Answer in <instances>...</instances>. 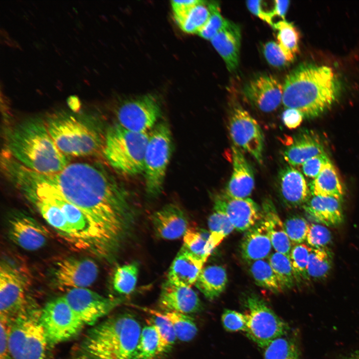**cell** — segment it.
<instances>
[{
    "label": "cell",
    "mask_w": 359,
    "mask_h": 359,
    "mask_svg": "<svg viewBox=\"0 0 359 359\" xmlns=\"http://www.w3.org/2000/svg\"><path fill=\"white\" fill-rule=\"evenodd\" d=\"M8 154L33 171L53 174L63 170L69 162L49 134L44 121L26 120L12 129L7 135Z\"/></svg>",
    "instance_id": "277c9868"
},
{
    "label": "cell",
    "mask_w": 359,
    "mask_h": 359,
    "mask_svg": "<svg viewBox=\"0 0 359 359\" xmlns=\"http://www.w3.org/2000/svg\"><path fill=\"white\" fill-rule=\"evenodd\" d=\"M227 283L225 268L221 265H212L202 269L194 285L205 298L213 300L224 291Z\"/></svg>",
    "instance_id": "4dcf8cb0"
},
{
    "label": "cell",
    "mask_w": 359,
    "mask_h": 359,
    "mask_svg": "<svg viewBox=\"0 0 359 359\" xmlns=\"http://www.w3.org/2000/svg\"><path fill=\"white\" fill-rule=\"evenodd\" d=\"M41 310L29 303L12 320L9 348L13 359H45L48 342Z\"/></svg>",
    "instance_id": "ba28073f"
},
{
    "label": "cell",
    "mask_w": 359,
    "mask_h": 359,
    "mask_svg": "<svg viewBox=\"0 0 359 359\" xmlns=\"http://www.w3.org/2000/svg\"><path fill=\"white\" fill-rule=\"evenodd\" d=\"M249 263L250 272L258 286L274 293H280L284 290L268 260L261 259Z\"/></svg>",
    "instance_id": "836d02e7"
},
{
    "label": "cell",
    "mask_w": 359,
    "mask_h": 359,
    "mask_svg": "<svg viewBox=\"0 0 359 359\" xmlns=\"http://www.w3.org/2000/svg\"><path fill=\"white\" fill-rule=\"evenodd\" d=\"M11 321L0 318V359H11L9 348V337Z\"/></svg>",
    "instance_id": "f5cc1de1"
},
{
    "label": "cell",
    "mask_w": 359,
    "mask_h": 359,
    "mask_svg": "<svg viewBox=\"0 0 359 359\" xmlns=\"http://www.w3.org/2000/svg\"><path fill=\"white\" fill-rule=\"evenodd\" d=\"M12 183L18 190H30L44 195L59 207L66 228L64 240L72 247L91 251L107 259L114 257L107 240L95 222L66 200L52 186L38 178L32 170L19 167L13 175Z\"/></svg>",
    "instance_id": "7a4b0ae2"
},
{
    "label": "cell",
    "mask_w": 359,
    "mask_h": 359,
    "mask_svg": "<svg viewBox=\"0 0 359 359\" xmlns=\"http://www.w3.org/2000/svg\"><path fill=\"white\" fill-rule=\"evenodd\" d=\"M221 321L224 328L227 331L245 332L246 330L247 317L246 314L226 309L222 315Z\"/></svg>",
    "instance_id": "c3c4849f"
},
{
    "label": "cell",
    "mask_w": 359,
    "mask_h": 359,
    "mask_svg": "<svg viewBox=\"0 0 359 359\" xmlns=\"http://www.w3.org/2000/svg\"><path fill=\"white\" fill-rule=\"evenodd\" d=\"M323 153L324 148L319 140L311 135L303 134L295 138L284 150L283 157L291 166H298Z\"/></svg>",
    "instance_id": "f1b7e54d"
},
{
    "label": "cell",
    "mask_w": 359,
    "mask_h": 359,
    "mask_svg": "<svg viewBox=\"0 0 359 359\" xmlns=\"http://www.w3.org/2000/svg\"><path fill=\"white\" fill-rule=\"evenodd\" d=\"M273 27L278 30L277 38L278 45L291 63L299 51V31L293 24L285 20L274 23Z\"/></svg>",
    "instance_id": "d6a6232c"
},
{
    "label": "cell",
    "mask_w": 359,
    "mask_h": 359,
    "mask_svg": "<svg viewBox=\"0 0 359 359\" xmlns=\"http://www.w3.org/2000/svg\"><path fill=\"white\" fill-rule=\"evenodd\" d=\"M44 121L56 145L66 156L85 157L102 151L106 131L95 117L62 111Z\"/></svg>",
    "instance_id": "8992f818"
},
{
    "label": "cell",
    "mask_w": 359,
    "mask_h": 359,
    "mask_svg": "<svg viewBox=\"0 0 359 359\" xmlns=\"http://www.w3.org/2000/svg\"><path fill=\"white\" fill-rule=\"evenodd\" d=\"M268 261L284 289L291 288L296 280L289 257L275 252L270 254Z\"/></svg>",
    "instance_id": "ab89813d"
},
{
    "label": "cell",
    "mask_w": 359,
    "mask_h": 359,
    "mask_svg": "<svg viewBox=\"0 0 359 359\" xmlns=\"http://www.w3.org/2000/svg\"><path fill=\"white\" fill-rule=\"evenodd\" d=\"M310 189L312 195L331 197L340 201L343 199L344 188L338 173L330 159L312 181Z\"/></svg>",
    "instance_id": "f546056e"
},
{
    "label": "cell",
    "mask_w": 359,
    "mask_h": 359,
    "mask_svg": "<svg viewBox=\"0 0 359 359\" xmlns=\"http://www.w3.org/2000/svg\"><path fill=\"white\" fill-rule=\"evenodd\" d=\"M154 231L159 238L175 240L183 236L188 228L187 217L179 205L169 203L151 216Z\"/></svg>",
    "instance_id": "44dd1931"
},
{
    "label": "cell",
    "mask_w": 359,
    "mask_h": 359,
    "mask_svg": "<svg viewBox=\"0 0 359 359\" xmlns=\"http://www.w3.org/2000/svg\"><path fill=\"white\" fill-rule=\"evenodd\" d=\"M207 224L210 241L214 249L234 229L228 218L216 210L209 216Z\"/></svg>",
    "instance_id": "b9f144b4"
},
{
    "label": "cell",
    "mask_w": 359,
    "mask_h": 359,
    "mask_svg": "<svg viewBox=\"0 0 359 359\" xmlns=\"http://www.w3.org/2000/svg\"><path fill=\"white\" fill-rule=\"evenodd\" d=\"M246 3L248 9L252 13L273 27L274 23L273 21V17L271 12L263 10L262 6V0H248Z\"/></svg>",
    "instance_id": "db71d44e"
},
{
    "label": "cell",
    "mask_w": 359,
    "mask_h": 359,
    "mask_svg": "<svg viewBox=\"0 0 359 359\" xmlns=\"http://www.w3.org/2000/svg\"><path fill=\"white\" fill-rule=\"evenodd\" d=\"M278 184L280 197L288 207L304 204L310 197V189L304 176L292 166H287L280 171Z\"/></svg>",
    "instance_id": "7402d4cb"
},
{
    "label": "cell",
    "mask_w": 359,
    "mask_h": 359,
    "mask_svg": "<svg viewBox=\"0 0 359 359\" xmlns=\"http://www.w3.org/2000/svg\"><path fill=\"white\" fill-rule=\"evenodd\" d=\"M53 275L56 284L61 287L69 290L87 288L96 280L98 268L91 259L67 258L57 263Z\"/></svg>",
    "instance_id": "e0dca14e"
},
{
    "label": "cell",
    "mask_w": 359,
    "mask_h": 359,
    "mask_svg": "<svg viewBox=\"0 0 359 359\" xmlns=\"http://www.w3.org/2000/svg\"><path fill=\"white\" fill-rule=\"evenodd\" d=\"M162 313L171 323L178 340L187 342L195 337L197 328L192 317L177 312L164 311Z\"/></svg>",
    "instance_id": "f35d334b"
},
{
    "label": "cell",
    "mask_w": 359,
    "mask_h": 359,
    "mask_svg": "<svg viewBox=\"0 0 359 359\" xmlns=\"http://www.w3.org/2000/svg\"><path fill=\"white\" fill-rule=\"evenodd\" d=\"M282 104L285 109L299 111L306 118L319 116L338 99L341 84L328 66L300 65L287 75L283 85Z\"/></svg>",
    "instance_id": "3957f363"
},
{
    "label": "cell",
    "mask_w": 359,
    "mask_h": 359,
    "mask_svg": "<svg viewBox=\"0 0 359 359\" xmlns=\"http://www.w3.org/2000/svg\"><path fill=\"white\" fill-rule=\"evenodd\" d=\"M204 263L182 245L170 267L167 281L176 285L191 287Z\"/></svg>",
    "instance_id": "cb8c5ba5"
},
{
    "label": "cell",
    "mask_w": 359,
    "mask_h": 359,
    "mask_svg": "<svg viewBox=\"0 0 359 359\" xmlns=\"http://www.w3.org/2000/svg\"><path fill=\"white\" fill-rule=\"evenodd\" d=\"M304 208L315 222L326 226L338 225L344 219L340 200L334 197L312 195Z\"/></svg>",
    "instance_id": "4316f807"
},
{
    "label": "cell",
    "mask_w": 359,
    "mask_h": 359,
    "mask_svg": "<svg viewBox=\"0 0 359 359\" xmlns=\"http://www.w3.org/2000/svg\"><path fill=\"white\" fill-rule=\"evenodd\" d=\"M152 315L151 322L155 326L160 339L159 356L169 352L173 347L177 337L170 322L162 312L152 309H144Z\"/></svg>",
    "instance_id": "d590c367"
},
{
    "label": "cell",
    "mask_w": 359,
    "mask_h": 359,
    "mask_svg": "<svg viewBox=\"0 0 359 359\" xmlns=\"http://www.w3.org/2000/svg\"><path fill=\"white\" fill-rule=\"evenodd\" d=\"M286 232L295 244L303 243L306 240L309 225L307 220L299 215L288 217L284 223Z\"/></svg>",
    "instance_id": "bcb514c9"
},
{
    "label": "cell",
    "mask_w": 359,
    "mask_h": 359,
    "mask_svg": "<svg viewBox=\"0 0 359 359\" xmlns=\"http://www.w3.org/2000/svg\"><path fill=\"white\" fill-rule=\"evenodd\" d=\"M149 137V133L131 131L117 124L106 131L102 152L109 165L119 173L137 175L144 172Z\"/></svg>",
    "instance_id": "52a82bcc"
},
{
    "label": "cell",
    "mask_w": 359,
    "mask_h": 359,
    "mask_svg": "<svg viewBox=\"0 0 359 359\" xmlns=\"http://www.w3.org/2000/svg\"><path fill=\"white\" fill-rule=\"evenodd\" d=\"M274 7L271 11L273 17L278 16L285 20V16L290 4L289 0H278L274 1Z\"/></svg>",
    "instance_id": "9f6ffc18"
},
{
    "label": "cell",
    "mask_w": 359,
    "mask_h": 359,
    "mask_svg": "<svg viewBox=\"0 0 359 359\" xmlns=\"http://www.w3.org/2000/svg\"><path fill=\"white\" fill-rule=\"evenodd\" d=\"M263 53L268 63L273 67L283 68L290 63L278 43L274 41H270L264 45Z\"/></svg>",
    "instance_id": "681fc988"
},
{
    "label": "cell",
    "mask_w": 359,
    "mask_h": 359,
    "mask_svg": "<svg viewBox=\"0 0 359 359\" xmlns=\"http://www.w3.org/2000/svg\"><path fill=\"white\" fill-rule=\"evenodd\" d=\"M171 131L166 122H158L149 132L145 151L144 170L146 190L156 197L162 192L172 148Z\"/></svg>",
    "instance_id": "9c48e42d"
},
{
    "label": "cell",
    "mask_w": 359,
    "mask_h": 359,
    "mask_svg": "<svg viewBox=\"0 0 359 359\" xmlns=\"http://www.w3.org/2000/svg\"><path fill=\"white\" fill-rule=\"evenodd\" d=\"M33 172L95 222L115 256L131 236L137 217L125 188L102 168L85 163L69 164L53 174Z\"/></svg>",
    "instance_id": "6da1fadb"
},
{
    "label": "cell",
    "mask_w": 359,
    "mask_h": 359,
    "mask_svg": "<svg viewBox=\"0 0 359 359\" xmlns=\"http://www.w3.org/2000/svg\"><path fill=\"white\" fill-rule=\"evenodd\" d=\"M213 199L214 210L224 213L238 231H247L262 218L261 207L249 198L234 197L224 191Z\"/></svg>",
    "instance_id": "2e32d148"
},
{
    "label": "cell",
    "mask_w": 359,
    "mask_h": 359,
    "mask_svg": "<svg viewBox=\"0 0 359 359\" xmlns=\"http://www.w3.org/2000/svg\"><path fill=\"white\" fill-rule=\"evenodd\" d=\"M208 5L210 11V17L198 34L205 39L210 40L229 21L221 14L218 4L215 2H210L208 3Z\"/></svg>",
    "instance_id": "f6af8a7d"
},
{
    "label": "cell",
    "mask_w": 359,
    "mask_h": 359,
    "mask_svg": "<svg viewBox=\"0 0 359 359\" xmlns=\"http://www.w3.org/2000/svg\"><path fill=\"white\" fill-rule=\"evenodd\" d=\"M8 235L16 245L30 251L43 247L48 238L47 231L42 225L31 216L21 213L9 218Z\"/></svg>",
    "instance_id": "d6986e66"
},
{
    "label": "cell",
    "mask_w": 359,
    "mask_h": 359,
    "mask_svg": "<svg viewBox=\"0 0 359 359\" xmlns=\"http://www.w3.org/2000/svg\"><path fill=\"white\" fill-rule=\"evenodd\" d=\"M245 303L248 310L245 332L258 346L265 348L272 341L286 333L287 325L262 299L251 294L247 296Z\"/></svg>",
    "instance_id": "30bf717a"
},
{
    "label": "cell",
    "mask_w": 359,
    "mask_h": 359,
    "mask_svg": "<svg viewBox=\"0 0 359 359\" xmlns=\"http://www.w3.org/2000/svg\"><path fill=\"white\" fill-rule=\"evenodd\" d=\"M272 247L262 218L245 232L241 242L240 252L243 258L249 262L269 257Z\"/></svg>",
    "instance_id": "d4e9b609"
},
{
    "label": "cell",
    "mask_w": 359,
    "mask_h": 359,
    "mask_svg": "<svg viewBox=\"0 0 359 359\" xmlns=\"http://www.w3.org/2000/svg\"><path fill=\"white\" fill-rule=\"evenodd\" d=\"M264 359H299V352L291 339L282 336L265 348Z\"/></svg>",
    "instance_id": "60d3db41"
},
{
    "label": "cell",
    "mask_w": 359,
    "mask_h": 359,
    "mask_svg": "<svg viewBox=\"0 0 359 359\" xmlns=\"http://www.w3.org/2000/svg\"><path fill=\"white\" fill-rule=\"evenodd\" d=\"M142 329L139 341L132 359H155L159 356L160 339L151 322Z\"/></svg>",
    "instance_id": "e575fe53"
},
{
    "label": "cell",
    "mask_w": 359,
    "mask_h": 359,
    "mask_svg": "<svg viewBox=\"0 0 359 359\" xmlns=\"http://www.w3.org/2000/svg\"><path fill=\"white\" fill-rule=\"evenodd\" d=\"M261 209L262 218L267 228L273 247L276 252L289 257L292 243L273 202L270 199H265Z\"/></svg>",
    "instance_id": "83f0119b"
},
{
    "label": "cell",
    "mask_w": 359,
    "mask_h": 359,
    "mask_svg": "<svg viewBox=\"0 0 359 359\" xmlns=\"http://www.w3.org/2000/svg\"><path fill=\"white\" fill-rule=\"evenodd\" d=\"M136 262L118 266L113 277V287L115 291L122 295H128L135 290L139 273Z\"/></svg>",
    "instance_id": "8d00e7d4"
},
{
    "label": "cell",
    "mask_w": 359,
    "mask_h": 359,
    "mask_svg": "<svg viewBox=\"0 0 359 359\" xmlns=\"http://www.w3.org/2000/svg\"><path fill=\"white\" fill-rule=\"evenodd\" d=\"M341 359H359V351H356L344 356Z\"/></svg>",
    "instance_id": "6f0895ef"
},
{
    "label": "cell",
    "mask_w": 359,
    "mask_h": 359,
    "mask_svg": "<svg viewBox=\"0 0 359 359\" xmlns=\"http://www.w3.org/2000/svg\"><path fill=\"white\" fill-rule=\"evenodd\" d=\"M28 272L6 260L0 265V318L12 321L29 303L26 293L30 284Z\"/></svg>",
    "instance_id": "8fae6325"
},
{
    "label": "cell",
    "mask_w": 359,
    "mask_h": 359,
    "mask_svg": "<svg viewBox=\"0 0 359 359\" xmlns=\"http://www.w3.org/2000/svg\"><path fill=\"white\" fill-rule=\"evenodd\" d=\"M158 305L163 312L185 314L197 312L201 308L198 295L190 287L176 285L167 280L162 285Z\"/></svg>",
    "instance_id": "ffe728a7"
},
{
    "label": "cell",
    "mask_w": 359,
    "mask_h": 359,
    "mask_svg": "<svg viewBox=\"0 0 359 359\" xmlns=\"http://www.w3.org/2000/svg\"><path fill=\"white\" fill-rule=\"evenodd\" d=\"M40 322L50 346L74 337L85 325L63 296L52 300L45 305L41 310Z\"/></svg>",
    "instance_id": "7c38bea8"
},
{
    "label": "cell",
    "mask_w": 359,
    "mask_h": 359,
    "mask_svg": "<svg viewBox=\"0 0 359 359\" xmlns=\"http://www.w3.org/2000/svg\"><path fill=\"white\" fill-rule=\"evenodd\" d=\"M329 160L325 153L311 158L302 165L303 173L307 177L314 179Z\"/></svg>",
    "instance_id": "f907efd6"
},
{
    "label": "cell",
    "mask_w": 359,
    "mask_h": 359,
    "mask_svg": "<svg viewBox=\"0 0 359 359\" xmlns=\"http://www.w3.org/2000/svg\"><path fill=\"white\" fill-rule=\"evenodd\" d=\"M312 248L304 243L295 244L292 246L289 258L297 281L309 279L307 274V266Z\"/></svg>",
    "instance_id": "ee69618b"
},
{
    "label": "cell",
    "mask_w": 359,
    "mask_h": 359,
    "mask_svg": "<svg viewBox=\"0 0 359 359\" xmlns=\"http://www.w3.org/2000/svg\"><path fill=\"white\" fill-rule=\"evenodd\" d=\"M210 15L208 3L203 1L193 7L186 17L179 25L187 33H198L206 23Z\"/></svg>",
    "instance_id": "7bdbcfd3"
},
{
    "label": "cell",
    "mask_w": 359,
    "mask_h": 359,
    "mask_svg": "<svg viewBox=\"0 0 359 359\" xmlns=\"http://www.w3.org/2000/svg\"><path fill=\"white\" fill-rule=\"evenodd\" d=\"M182 245L205 263L214 249L209 231L197 227H188L183 236Z\"/></svg>",
    "instance_id": "1f68e13d"
},
{
    "label": "cell",
    "mask_w": 359,
    "mask_h": 359,
    "mask_svg": "<svg viewBox=\"0 0 359 359\" xmlns=\"http://www.w3.org/2000/svg\"><path fill=\"white\" fill-rule=\"evenodd\" d=\"M210 41L223 59L227 69L230 71L235 70L238 66L239 59L241 41L239 27L229 21Z\"/></svg>",
    "instance_id": "484cf974"
},
{
    "label": "cell",
    "mask_w": 359,
    "mask_h": 359,
    "mask_svg": "<svg viewBox=\"0 0 359 359\" xmlns=\"http://www.w3.org/2000/svg\"><path fill=\"white\" fill-rule=\"evenodd\" d=\"M202 0H172L171 5L175 19L179 25L184 20L191 9Z\"/></svg>",
    "instance_id": "816d5d0a"
},
{
    "label": "cell",
    "mask_w": 359,
    "mask_h": 359,
    "mask_svg": "<svg viewBox=\"0 0 359 359\" xmlns=\"http://www.w3.org/2000/svg\"><path fill=\"white\" fill-rule=\"evenodd\" d=\"M63 296L83 323L92 326L125 300L122 297H105L88 288L69 289Z\"/></svg>",
    "instance_id": "9a60e30c"
},
{
    "label": "cell",
    "mask_w": 359,
    "mask_h": 359,
    "mask_svg": "<svg viewBox=\"0 0 359 359\" xmlns=\"http://www.w3.org/2000/svg\"><path fill=\"white\" fill-rule=\"evenodd\" d=\"M332 240L330 231L321 224H310L307 233V245L312 248L326 247Z\"/></svg>",
    "instance_id": "7dc6e473"
},
{
    "label": "cell",
    "mask_w": 359,
    "mask_h": 359,
    "mask_svg": "<svg viewBox=\"0 0 359 359\" xmlns=\"http://www.w3.org/2000/svg\"><path fill=\"white\" fill-rule=\"evenodd\" d=\"M283 87L271 74H264L254 77L245 85L243 93L247 99L260 111L271 112L282 102Z\"/></svg>",
    "instance_id": "ac0fdd59"
},
{
    "label": "cell",
    "mask_w": 359,
    "mask_h": 359,
    "mask_svg": "<svg viewBox=\"0 0 359 359\" xmlns=\"http://www.w3.org/2000/svg\"><path fill=\"white\" fill-rule=\"evenodd\" d=\"M141 331L131 314L110 317L87 332L71 359H132Z\"/></svg>",
    "instance_id": "5b68a950"
},
{
    "label": "cell",
    "mask_w": 359,
    "mask_h": 359,
    "mask_svg": "<svg viewBox=\"0 0 359 359\" xmlns=\"http://www.w3.org/2000/svg\"><path fill=\"white\" fill-rule=\"evenodd\" d=\"M158 101L152 95L128 100L118 109V124L131 131L148 133L158 123L161 115Z\"/></svg>",
    "instance_id": "5bb4252c"
},
{
    "label": "cell",
    "mask_w": 359,
    "mask_h": 359,
    "mask_svg": "<svg viewBox=\"0 0 359 359\" xmlns=\"http://www.w3.org/2000/svg\"><path fill=\"white\" fill-rule=\"evenodd\" d=\"M231 150L232 172L224 192L234 197L248 198L254 187L253 171L240 149L233 145Z\"/></svg>",
    "instance_id": "603a6c76"
},
{
    "label": "cell",
    "mask_w": 359,
    "mask_h": 359,
    "mask_svg": "<svg viewBox=\"0 0 359 359\" xmlns=\"http://www.w3.org/2000/svg\"><path fill=\"white\" fill-rule=\"evenodd\" d=\"M303 117L299 111L293 108L286 109L282 114L283 123L290 129L298 127L302 122Z\"/></svg>",
    "instance_id": "11a10c76"
},
{
    "label": "cell",
    "mask_w": 359,
    "mask_h": 359,
    "mask_svg": "<svg viewBox=\"0 0 359 359\" xmlns=\"http://www.w3.org/2000/svg\"><path fill=\"white\" fill-rule=\"evenodd\" d=\"M332 261V255L326 247L312 248L307 266L309 278L321 279L327 277Z\"/></svg>",
    "instance_id": "74e56055"
},
{
    "label": "cell",
    "mask_w": 359,
    "mask_h": 359,
    "mask_svg": "<svg viewBox=\"0 0 359 359\" xmlns=\"http://www.w3.org/2000/svg\"><path fill=\"white\" fill-rule=\"evenodd\" d=\"M228 129L234 146L247 152L261 164L264 139L256 120L241 107L236 106L229 117Z\"/></svg>",
    "instance_id": "4fadbf2b"
}]
</instances>
